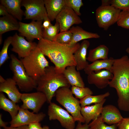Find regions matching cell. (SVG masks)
Masks as SVG:
<instances>
[{"label":"cell","mask_w":129,"mask_h":129,"mask_svg":"<svg viewBox=\"0 0 129 129\" xmlns=\"http://www.w3.org/2000/svg\"><path fill=\"white\" fill-rule=\"evenodd\" d=\"M90 45V43L88 40H83L74 54L76 63V68L78 71L84 70L89 64L87 61L86 55L87 50Z\"/></svg>","instance_id":"cell-18"},{"label":"cell","mask_w":129,"mask_h":129,"mask_svg":"<svg viewBox=\"0 0 129 129\" xmlns=\"http://www.w3.org/2000/svg\"><path fill=\"white\" fill-rule=\"evenodd\" d=\"M78 43L70 46L42 38L39 40L38 46L45 56L53 63L58 73H63L66 68L76 66L74 54L80 46Z\"/></svg>","instance_id":"cell-1"},{"label":"cell","mask_w":129,"mask_h":129,"mask_svg":"<svg viewBox=\"0 0 129 129\" xmlns=\"http://www.w3.org/2000/svg\"><path fill=\"white\" fill-rule=\"evenodd\" d=\"M37 91L43 93L46 96L47 102H51L56 91L63 87L70 88V85L63 73H57L54 66L47 67L44 74L37 82Z\"/></svg>","instance_id":"cell-3"},{"label":"cell","mask_w":129,"mask_h":129,"mask_svg":"<svg viewBox=\"0 0 129 129\" xmlns=\"http://www.w3.org/2000/svg\"><path fill=\"white\" fill-rule=\"evenodd\" d=\"M117 125L118 129H129V117L124 118Z\"/></svg>","instance_id":"cell-37"},{"label":"cell","mask_w":129,"mask_h":129,"mask_svg":"<svg viewBox=\"0 0 129 129\" xmlns=\"http://www.w3.org/2000/svg\"><path fill=\"white\" fill-rule=\"evenodd\" d=\"M113 75L109 85L116 90L118 105L121 110L129 112V58L126 55L115 59L111 70Z\"/></svg>","instance_id":"cell-2"},{"label":"cell","mask_w":129,"mask_h":129,"mask_svg":"<svg viewBox=\"0 0 129 129\" xmlns=\"http://www.w3.org/2000/svg\"><path fill=\"white\" fill-rule=\"evenodd\" d=\"M111 5L122 11H129V0H111Z\"/></svg>","instance_id":"cell-36"},{"label":"cell","mask_w":129,"mask_h":129,"mask_svg":"<svg viewBox=\"0 0 129 129\" xmlns=\"http://www.w3.org/2000/svg\"><path fill=\"white\" fill-rule=\"evenodd\" d=\"M64 76L70 85L85 87V85L79 71L77 70L75 66L67 67L63 73Z\"/></svg>","instance_id":"cell-24"},{"label":"cell","mask_w":129,"mask_h":129,"mask_svg":"<svg viewBox=\"0 0 129 129\" xmlns=\"http://www.w3.org/2000/svg\"><path fill=\"white\" fill-rule=\"evenodd\" d=\"M42 26L43 29H47L52 25L51 23V21L48 16L44 18Z\"/></svg>","instance_id":"cell-38"},{"label":"cell","mask_w":129,"mask_h":129,"mask_svg":"<svg viewBox=\"0 0 129 129\" xmlns=\"http://www.w3.org/2000/svg\"><path fill=\"white\" fill-rule=\"evenodd\" d=\"M0 129H2L1 128H0Z\"/></svg>","instance_id":"cell-48"},{"label":"cell","mask_w":129,"mask_h":129,"mask_svg":"<svg viewBox=\"0 0 129 129\" xmlns=\"http://www.w3.org/2000/svg\"><path fill=\"white\" fill-rule=\"evenodd\" d=\"M126 52L129 55V47H128L126 49Z\"/></svg>","instance_id":"cell-47"},{"label":"cell","mask_w":129,"mask_h":129,"mask_svg":"<svg viewBox=\"0 0 129 129\" xmlns=\"http://www.w3.org/2000/svg\"><path fill=\"white\" fill-rule=\"evenodd\" d=\"M100 115L88 124L89 129H117V124L110 126L105 124L102 120Z\"/></svg>","instance_id":"cell-31"},{"label":"cell","mask_w":129,"mask_h":129,"mask_svg":"<svg viewBox=\"0 0 129 129\" xmlns=\"http://www.w3.org/2000/svg\"><path fill=\"white\" fill-rule=\"evenodd\" d=\"M28 129H41L42 127L39 122L32 123L28 125Z\"/></svg>","instance_id":"cell-39"},{"label":"cell","mask_w":129,"mask_h":129,"mask_svg":"<svg viewBox=\"0 0 129 129\" xmlns=\"http://www.w3.org/2000/svg\"><path fill=\"white\" fill-rule=\"evenodd\" d=\"M21 5L25 9V19L43 21L48 16L44 0H22Z\"/></svg>","instance_id":"cell-8"},{"label":"cell","mask_w":129,"mask_h":129,"mask_svg":"<svg viewBox=\"0 0 129 129\" xmlns=\"http://www.w3.org/2000/svg\"><path fill=\"white\" fill-rule=\"evenodd\" d=\"M55 20L59 24L60 32L69 30L73 25L82 22L79 16L73 10L66 6L58 15Z\"/></svg>","instance_id":"cell-13"},{"label":"cell","mask_w":129,"mask_h":129,"mask_svg":"<svg viewBox=\"0 0 129 129\" xmlns=\"http://www.w3.org/2000/svg\"><path fill=\"white\" fill-rule=\"evenodd\" d=\"M69 30L72 34L71 41L68 45L70 46H74L82 40L100 37V35L97 33L86 31L78 26H72Z\"/></svg>","instance_id":"cell-20"},{"label":"cell","mask_w":129,"mask_h":129,"mask_svg":"<svg viewBox=\"0 0 129 129\" xmlns=\"http://www.w3.org/2000/svg\"><path fill=\"white\" fill-rule=\"evenodd\" d=\"M121 11L111 5H101L96 10V19L98 26L105 30L117 22Z\"/></svg>","instance_id":"cell-7"},{"label":"cell","mask_w":129,"mask_h":129,"mask_svg":"<svg viewBox=\"0 0 129 129\" xmlns=\"http://www.w3.org/2000/svg\"><path fill=\"white\" fill-rule=\"evenodd\" d=\"M102 5L107 6L111 5V0H102Z\"/></svg>","instance_id":"cell-44"},{"label":"cell","mask_w":129,"mask_h":129,"mask_svg":"<svg viewBox=\"0 0 129 129\" xmlns=\"http://www.w3.org/2000/svg\"><path fill=\"white\" fill-rule=\"evenodd\" d=\"M4 129H28V125H25L19 127H13L10 126H7L4 128Z\"/></svg>","instance_id":"cell-42"},{"label":"cell","mask_w":129,"mask_h":129,"mask_svg":"<svg viewBox=\"0 0 129 129\" xmlns=\"http://www.w3.org/2000/svg\"><path fill=\"white\" fill-rule=\"evenodd\" d=\"M60 31L59 24L56 22L54 25H52L48 28L43 30V38L48 40L54 41Z\"/></svg>","instance_id":"cell-29"},{"label":"cell","mask_w":129,"mask_h":129,"mask_svg":"<svg viewBox=\"0 0 129 129\" xmlns=\"http://www.w3.org/2000/svg\"><path fill=\"white\" fill-rule=\"evenodd\" d=\"M71 90L75 97L81 100L88 95H92L93 93L89 88L87 87H80L72 86Z\"/></svg>","instance_id":"cell-30"},{"label":"cell","mask_w":129,"mask_h":129,"mask_svg":"<svg viewBox=\"0 0 129 129\" xmlns=\"http://www.w3.org/2000/svg\"><path fill=\"white\" fill-rule=\"evenodd\" d=\"M45 116V114L43 112L36 113L20 107L17 114L10 121V126L16 127L28 125L34 122H40Z\"/></svg>","instance_id":"cell-11"},{"label":"cell","mask_w":129,"mask_h":129,"mask_svg":"<svg viewBox=\"0 0 129 129\" xmlns=\"http://www.w3.org/2000/svg\"><path fill=\"white\" fill-rule=\"evenodd\" d=\"M72 36V33L69 30L60 32L54 41L61 44L68 45L71 41Z\"/></svg>","instance_id":"cell-33"},{"label":"cell","mask_w":129,"mask_h":129,"mask_svg":"<svg viewBox=\"0 0 129 129\" xmlns=\"http://www.w3.org/2000/svg\"><path fill=\"white\" fill-rule=\"evenodd\" d=\"M69 88L63 87L59 89L55 94L56 100L66 109L75 121L85 123L81 112V107L79 101L74 97Z\"/></svg>","instance_id":"cell-5"},{"label":"cell","mask_w":129,"mask_h":129,"mask_svg":"<svg viewBox=\"0 0 129 129\" xmlns=\"http://www.w3.org/2000/svg\"><path fill=\"white\" fill-rule=\"evenodd\" d=\"M113 77L111 71L106 70L95 72H92L87 75V81L90 84L94 85L99 89H103L108 85Z\"/></svg>","instance_id":"cell-15"},{"label":"cell","mask_w":129,"mask_h":129,"mask_svg":"<svg viewBox=\"0 0 129 129\" xmlns=\"http://www.w3.org/2000/svg\"><path fill=\"white\" fill-rule=\"evenodd\" d=\"M7 10L6 7L3 5L0 4V16H4L9 14Z\"/></svg>","instance_id":"cell-40"},{"label":"cell","mask_w":129,"mask_h":129,"mask_svg":"<svg viewBox=\"0 0 129 129\" xmlns=\"http://www.w3.org/2000/svg\"><path fill=\"white\" fill-rule=\"evenodd\" d=\"M45 56L37 45L28 56L20 59L27 74L36 82L49 66Z\"/></svg>","instance_id":"cell-4"},{"label":"cell","mask_w":129,"mask_h":129,"mask_svg":"<svg viewBox=\"0 0 129 129\" xmlns=\"http://www.w3.org/2000/svg\"><path fill=\"white\" fill-rule=\"evenodd\" d=\"M114 59L110 57L106 59L97 60L89 64L84 70L87 75L92 72H96L103 70L111 71Z\"/></svg>","instance_id":"cell-25"},{"label":"cell","mask_w":129,"mask_h":129,"mask_svg":"<svg viewBox=\"0 0 129 129\" xmlns=\"http://www.w3.org/2000/svg\"><path fill=\"white\" fill-rule=\"evenodd\" d=\"M110 95V93L108 91L103 94L96 96L87 95L79 101L81 107H84L92 103H100Z\"/></svg>","instance_id":"cell-28"},{"label":"cell","mask_w":129,"mask_h":129,"mask_svg":"<svg viewBox=\"0 0 129 129\" xmlns=\"http://www.w3.org/2000/svg\"><path fill=\"white\" fill-rule=\"evenodd\" d=\"M10 67L13 74L12 78L21 91L27 92L36 89V81L27 74L20 60L13 54L10 55Z\"/></svg>","instance_id":"cell-6"},{"label":"cell","mask_w":129,"mask_h":129,"mask_svg":"<svg viewBox=\"0 0 129 129\" xmlns=\"http://www.w3.org/2000/svg\"><path fill=\"white\" fill-rule=\"evenodd\" d=\"M117 23L119 26L129 29V11H121Z\"/></svg>","instance_id":"cell-35"},{"label":"cell","mask_w":129,"mask_h":129,"mask_svg":"<svg viewBox=\"0 0 129 129\" xmlns=\"http://www.w3.org/2000/svg\"><path fill=\"white\" fill-rule=\"evenodd\" d=\"M43 21L32 20L29 23L19 22L20 27L18 31L20 35L26 37L28 41L33 42L35 39L39 40L43 38Z\"/></svg>","instance_id":"cell-12"},{"label":"cell","mask_w":129,"mask_h":129,"mask_svg":"<svg viewBox=\"0 0 129 129\" xmlns=\"http://www.w3.org/2000/svg\"><path fill=\"white\" fill-rule=\"evenodd\" d=\"M11 44L12 47L11 50L16 53L20 59L28 56L38 45V43L27 41L17 33L12 36Z\"/></svg>","instance_id":"cell-14"},{"label":"cell","mask_w":129,"mask_h":129,"mask_svg":"<svg viewBox=\"0 0 129 129\" xmlns=\"http://www.w3.org/2000/svg\"><path fill=\"white\" fill-rule=\"evenodd\" d=\"M109 51V49L106 46L100 45L89 50L87 60L92 62L98 60L108 59Z\"/></svg>","instance_id":"cell-27"},{"label":"cell","mask_w":129,"mask_h":129,"mask_svg":"<svg viewBox=\"0 0 129 129\" xmlns=\"http://www.w3.org/2000/svg\"><path fill=\"white\" fill-rule=\"evenodd\" d=\"M66 6L72 9L78 16L81 14L80 11L81 7L83 5L81 0H64Z\"/></svg>","instance_id":"cell-34"},{"label":"cell","mask_w":129,"mask_h":129,"mask_svg":"<svg viewBox=\"0 0 129 129\" xmlns=\"http://www.w3.org/2000/svg\"><path fill=\"white\" fill-rule=\"evenodd\" d=\"M82 123L80 122H78L75 129H89L88 124L85 123L82 124Z\"/></svg>","instance_id":"cell-41"},{"label":"cell","mask_w":129,"mask_h":129,"mask_svg":"<svg viewBox=\"0 0 129 129\" xmlns=\"http://www.w3.org/2000/svg\"><path fill=\"white\" fill-rule=\"evenodd\" d=\"M100 116L103 122L111 125L118 124L124 118L119 109L111 104L103 107Z\"/></svg>","instance_id":"cell-16"},{"label":"cell","mask_w":129,"mask_h":129,"mask_svg":"<svg viewBox=\"0 0 129 129\" xmlns=\"http://www.w3.org/2000/svg\"><path fill=\"white\" fill-rule=\"evenodd\" d=\"M7 124V123L4 121L2 119V114H0V126L3 127L4 128L6 127Z\"/></svg>","instance_id":"cell-43"},{"label":"cell","mask_w":129,"mask_h":129,"mask_svg":"<svg viewBox=\"0 0 129 129\" xmlns=\"http://www.w3.org/2000/svg\"><path fill=\"white\" fill-rule=\"evenodd\" d=\"M41 129H49L48 126L46 125L44 126Z\"/></svg>","instance_id":"cell-46"},{"label":"cell","mask_w":129,"mask_h":129,"mask_svg":"<svg viewBox=\"0 0 129 129\" xmlns=\"http://www.w3.org/2000/svg\"><path fill=\"white\" fill-rule=\"evenodd\" d=\"M16 85L12 78H7L4 82L0 83V92L5 93L10 100L16 103L21 100L22 94L19 91Z\"/></svg>","instance_id":"cell-17"},{"label":"cell","mask_w":129,"mask_h":129,"mask_svg":"<svg viewBox=\"0 0 129 129\" xmlns=\"http://www.w3.org/2000/svg\"><path fill=\"white\" fill-rule=\"evenodd\" d=\"M5 79L1 75H0V83H2L4 82L5 81Z\"/></svg>","instance_id":"cell-45"},{"label":"cell","mask_w":129,"mask_h":129,"mask_svg":"<svg viewBox=\"0 0 129 129\" xmlns=\"http://www.w3.org/2000/svg\"><path fill=\"white\" fill-rule=\"evenodd\" d=\"M106 100L105 99L100 103L81 107V113L85 124H88L91 121L95 119L101 115Z\"/></svg>","instance_id":"cell-19"},{"label":"cell","mask_w":129,"mask_h":129,"mask_svg":"<svg viewBox=\"0 0 129 129\" xmlns=\"http://www.w3.org/2000/svg\"><path fill=\"white\" fill-rule=\"evenodd\" d=\"M21 100L23 103L20 107L21 108L30 109L36 113H39L42 106L47 101L45 95L43 92L38 91L22 93Z\"/></svg>","instance_id":"cell-10"},{"label":"cell","mask_w":129,"mask_h":129,"mask_svg":"<svg viewBox=\"0 0 129 129\" xmlns=\"http://www.w3.org/2000/svg\"><path fill=\"white\" fill-rule=\"evenodd\" d=\"M19 22L17 20L9 14L0 17V44L2 42V35L10 31L18 30L19 28Z\"/></svg>","instance_id":"cell-21"},{"label":"cell","mask_w":129,"mask_h":129,"mask_svg":"<svg viewBox=\"0 0 129 129\" xmlns=\"http://www.w3.org/2000/svg\"><path fill=\"white\" fill-rule=\"evenodd\" d=\"M48 114L50 120H57L65 129H74L76 122L67 111L55 103L51 102L48 106Z\"/></svg>","instance_id":"cell-9"},{"label":"cell","mask_w":129,"mask_h":129,"mask_svg":"<svg viewBox=\"0 0 129 129\" xmlns=\"http://www.w3.org/2000/svg\"><path fill=\"white\" fill-rule=\"evenodd\" d=\"M22 0H1L0 4L6 8L9 14L20 21L22 20L24 12L21 9Z\"/></svg>","instance_id":"cell-23"},{"label":"cell","mask_w":129,"mask_h":129,"mask_svg":"<svg viewBox=\"0 0 129 129\" xmlns=\"http://www.w3.org/2000/svg\"><path fill=\"white\" fill-rule=\"evenodd\" d=\"M48 17L51 21L57 17L65 6L64 0H44Z\"/></svg>","instance_id":"cell-22"},{"label":"cell","mask_w":129,"mask_h":129,"mask_svg":"<svg viewBox=\"0 0 129 129\" xmlns=\"http://www.w3.org/2000/svg\"><path fill=\"white\" fill-rule=\"evenodd\" d=\"M16 103L7 98L3 93H0V108L7 112L10 114L11 119L17 114L20 108Z\"/></svg>","instance_id":"cell-26"},{"label":"cell","mask_w":129,"mask_h":129,"mask_svg":"<svg viewBox=\"0 0 129 129\" xmlns=\"http://www.w3.org/2000/svg\"><path fill=\"white\" fill-rule=\"evenodd\" d=\"M12 36L7 38L4 41L2 48L0 52V67H1L6 61L10 58L8 54V49L11 44Z\"/></svg>","instance_id":"cell-32"}]
</instances>
